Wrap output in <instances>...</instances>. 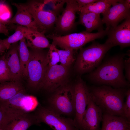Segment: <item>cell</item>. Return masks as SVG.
Returning a JSON list of instances; mask_svg holds the SVG:
<instances>
[{
	"label": "cell",
	"mask_w": 130,
	"mask_h": 130,
	"mask_svg": "<svg viewBox=\"0 0 130 130\" xmlns=\"http://www.w3.org/2000/svg\"><path fill=\"white\" fill-rule=\"evenodd\" d=\"M126 99L123 107L124 117L130 121V89L128 88L126 92Z\"/></svg>",
	"instance_id": "4dcf8cb0"
},
{
	"label": "cell",
	"mask_w": 130,
	"mask_h": 130,
	"mask_svg": "<svg viewBox=\"0 0 130 130\" xmlns=\"http://www.w3.org/2000/svg\"><path fill=\"white\" fill-rule=\"evenodd\" d=\"M73 85L75 109L74 120L79 130L91 94L86 83L79 77Z\"/></svg>",
	"instance_id": "30bf717a"
},
{
	"label": "cell",
	"mask_w": 130,
	"mask_h": 130,
	"mask_svg": "<svg viewBox=\"0 0 130 130\" xmlns=\"http://www.w3.org/2000/svg\"><path fill=\"white\" fill-rule=\"evenodd\" d=\"M0 130H3V128L0 127Z\"/></svg>",
	"instance_id": "d590c367"
},
{
	"label": "cell",
	"mask_w": 130,
	"mask_h": 130,
	"mask_svg": "<svg viewBox=\"0 0 130 130\" xmlns=\"http://www.w3.org/2000/svg\"><path fill=\"white\" fill-rule=\"evenodd\" d=\"M105 42L113 47L119 46L121 49L130 46V17L126 19L121 24L110 27Z\"/></svg>",
	"instance_id": "4fadbf2b"
},
{
	"label": "cell",
	"mask_w": 130,
	"mask_h": 130,
	"mask_svg": "<svg viewBox=\"0 0 130 130\" xmlns=\"http://www.w3.org/2000/svg\"><path fill=\"white\" fill-rule=\"evenodd\" d=\"M12 4L17 8L16 13L13 18L6 21L5 24H16L31 31H39V28L25 3L13 2Z\"/></svg>",
	"instance_id": "e0dca14e"
},
{
	"label": "cell",
	"mask_w": 130,
	"mask_h": 130,
	"mask_svg": "<svg viewBox=\"0 0 130 130\" xmlns=\"http://www.w3.org/2000/svg\"><path fill=\"white\" fill-rule=\"evenodd\" d=\"M34 114L39 123H44L53 130H79L74 119L62 117L48 107L39 106Z\"/></svg>",
	"instance_id": "52a82bcc"
},
{
	"label": "cell",
	"mask_w": 130,
	"mask_h": 130,
	"mask_svg": "<svg viewBox=\"0 0 130 130\" xmlns=\"http://www.w3.org/2000/svg\"><path fill=\"white\" fill-rule=\"evenodd\" d=\"M60 62L62 65L69 67L75 60L73 57L74 50L71 49L60 50L57 49Z\"/></svg>",
	"instance_id": "4316f807"
},
{
	"label": "cell",
	"mask_w": 130,
	"mask_h": 130,
	"mask_svg": "<svg viewBox=\"0 0 130 130\" xmlns=\"http://www.w3.org/2000/svg\"><path fill=\"white\" fill-rule=\"evenodd\" d=\"M100 130H130V121L122 117L103 113Z\"/></svg>",
	"instance_id": "ffe728a7"
},
{
	"label": "cell",
	"mask_w": 130,
	"mask_h": 130,
	"mask_svg": "<svg viewBox=\"0 0 130 130\" xmlns=\"http://www.w3.org/2000/svg\"><path fill=\"white\" fill-rule=\"evenodd\" d=\"M66 1V0H46L40 1V3L43 10L58 17L64 10Z\"/></svg>",
	"instance_id": "d4e9b609"
},
{
	"label": "cell",
	"mask_w": 130,
	"mask_h": 130,
	"mask_svg": "<svg viewBox=\"0 0 130 130\" xmlns=\"http://www.w3.org/2000/svg\"><path fill=\"white\" fill-rule=\"evenodd\" d=\"M46 32L45 30L31 31L25 37L27 46L38 49L49 48L51 44L45 35Z\"/></svg>",
	"instance_id": "44dd1931"
},
{
	"label": "cell",
	"mask_w": 130,
	"mask_h": 130,
	"mask_svg": "<svg viewBox=\"0 0 130 130\" xmlns=\"http://www.w3.org/2000/svg\"><path fill=\"white\" fill-rule=\"evenodd\" d=\"M25 4L39 29L46 32L54 27L58 17L43 10L39 1L30 0Z\"/></svg>",
	"instance_id": "7c38bea8"
},
{
	"label": "cell",
	"mask_w": 130,
	"mask_h": 130,
	"mask_svg": "<svg viewBox=\"0 0 130 130\" xmlns=\"http://www.w3.org/2000/svg\"><path fill=\"white\" fill-rule=\"evenodd\" d=\"M119 0H98L96 2L79 8L78 12H90L99 14H102L113 4Z\"/></svg>",
	"instance_id": "603a6c76"
},
{
	"label": "cell",
	"mask_w": 130,
	"mask_h": 130,
	"mask_svg": "<svg viewBox=\"0 0 130 130\" xmlns=\"http://www.w3.org/2000/svg\"><path fill=\"white\" fill-rule=\"evenodd\" d=\"M69 67L61 64L48 65L39 89L52 93L60 86L68 83Z\"/></svg>",
	"instance_id": "9c48e42d"
},
{
	"label": "cell",
	"mask_w": 130,
	"mask_h": 130,
	"mask_svg": "<svg viewBox=\"0 0 130 130\" xmlns=\"http://www.w3.org/2000/svg\"><path fill=\"white\" fill-rule=\"evenodd\" d=\"M28 47L25 38L20 41L19 56L22 75L25 77H28L27 66L30 56Z\"/></svg>",
	"instance_id": "cb8c5ba5"
},
{
	"label": "cell",
	"mask_w": 130,
	"mask_h": 130,
	"mask_svg": "<svg viewBox=\"0 0 130 130\" xmlns=\"http://www.w3.org/2000/svg\"><path fill=\"white\" fill-rule=\"evenodd\" d=\"M124 69L125 70V77L126 80L130 82V56L125 59L124 61Z\"/></svg>",
	"instance_id": "1f68e13d"
},
{
	"label": "cell",
	"mask_w": 130,
	"mask_h": 130,
	"mask_svg": "<svg viewBox=\"0 0 130 130\" xmlns=\"http://www.w3.org/2000/svg\"><path fill=\"white\" fill-rule=\"evenodd\" d=\"M113 47L105 42L101 44L94 41L88 46L80 49L75 65L76 72L81 75L92 72L101 64L106 53Z\"/></svg>",
	"instance_id": "3957f363"
},
{
	"label": "cell",
	"mask_w": 130,
	"mask_h": 130,
	"mask_svg": "<svg viewBox=\"0 0 130 130\" xmlns=\"http://www.w3.org/2000/svg\"><path fill=\"white\" fill-rule=\"evenodd\" d=\"M52 93L48 99V107L61 115L70 116L75 114L73 85L68 83Z\"/></svg>",
	"instance_id": "5b68a950"
},
{
	"label": "cell",
	"mask_w": 130,
	"mask_h": 130,
	"mask_svg": "<svg viewBox=\"0 0 130 130\" xmlns=\"http://www.w3.org/2000/svg\"><path fill=\"white\" fill-rule=\"evenodd\" d=\"M119 53L109 57L93 70L88 78L92 83L116 88H126L130 85L124 74V61L130 53Z\"/></svg>",
	"instance_id": "6da1fadb"
},
{
	"label": "cell",
	"mask_w": 130,
	"mask_h": 130,
	"mask_svg": "<svg viewBox=\"0 0 130 130\" xmlns=\"http://www.w3.org/2000/svg\"><path fill=\"white\" fill-rule=\"evenodd\" d=\"M19 44L17 42L11 44L5 57L9 72L11 81L20 82L23 77L18 54Z\"/></svg>",
	"instance_id": "ac0fdd59"
},
{
	"label": "cell",
	"mask_w": 130,
	"mask_h": 130,
	"mask_svg": "<svg viewBox=\"0 0 130 130\" xmlns=\"http://www.w3.org/2000/svg\"><path fill=\"white\" fill-rule=\"evenodd\" d=\"M109 29L107 27L102 31L94 33L85 31L63 36L49 34L46 37L52 39V43L56 46L64 50L69 49L74 50L80 49L86 44L95 39L104 38L107 35Z\"/></svg>",
	"instance_id": "277c9868"
},
{
	"label": "cell",
	"mask_w": 130,
	"mask_h": 130,
	"mask_svg": "<svg viewBox=\"0 0 130 130\" xmlns=\"http://www.w3.org/2000/svg\"><path fill=\"white\" fill-rule=\"evenodd\" d=\"M10 27L6 25L5 23L0 19V33L4 34L8 36Z\"/></svg>",
	"instance_id": "d6a6232c"
},
{
	"label": "cell",
	"mask_w": 130,
	"mask_h": 130,
	"mask_svg": "<svg viewBox=\"0 0 130 130\" xmlns=\"http://www.w3.org/2000/svg\"><path fill=\"white\" fill-rule=\"evenodd\" d=\"M89 89L92 100L103 113L124 117L123 107L126 88H116L103 85Z\"/></svg>",
	"instance_id": "7a4b0ae2"
},
{
	"label": "cell",
	"mask_w": 130,
	"mask_h": 130,
	"mask_svg": "<svg viewBox=\"0 0 130 130\" xmlns=\"http://www.w3.org/2000/svg\"><path fill=\"white\" fill-rule=\"evenodd\" d=\"M13 110L1 103L0 104V127L3 128L6 124L11 113Z\"/></svg>",
	"instance_id": "f546056e"
},
{
	"label": "cell",
	"mask_w": 130,
	"mask_h": 130,
	"mask_svg": "<svg viewBox=\"0 0 130 130\" xmlns=\"http://www.w3.org/2000/svg\"><path fill=\"white\" fill-rule=\"evenodd\" d=\"M24 90L20 82L9 81L0 83V102L6 101Z\"/></svg>",
	"instance_id": "7402d4cb"
},
{
	"label": "cell",
	"mask_w": 130,
	"mask_h": 130,
	"mask_svg": "<svg viewBox=\"0 0 130 130\" xmlns=\"http://www.w3.org/2000/svg\"></svg>",
	"instance_id": "8d00e7d4"
},
{
	"label": "cell",
	"mask_w": 130,
	"mask_h": 130,
	"mask_svg": "<svg viewBox=\"0 0 130 130\" xmlns=\"http://www.w3.org/2000/svg\"><path fill=\"white\" fill-rule=\"evenodd\" d=\"M15 32L8 38L2 40L3 43L8 50L12 44L18 42L23 39L25 38L27 35L31 31L27 28L19 25L16 26L15 29Z\"/></svg>",
	"instance_id": "484cf974"
},
{
	"label": "cell",
	"mask_w": 130,
	"mask_h": 130,
	"mask_svg": "<svg viewBox=\"0 0 130 130\" xmlns=\"http://www.w3.org/2000/svg\"><path fill=\"white\" fill-rule=\"evenodd\" d=\"M34 114L14 111L10 115L3 130H26L31 126L38 125Z\"/></svg>",
	"instance_id": "9a60e30c"
},
{
	"label": "cell",
	"mask_w": 130,
	"mask_h": 130,
	"mask_svg": "<svg viewBox=\"0 0 130 130\" xmlns=\"http://www.w3.org/2000/svg\"><path fill=\"white\" fill-rule=\"evenodd\" d=\"M1 103L14 110L25 113L34 110L39 104L36 97L26 94L25 90L19 92L8 100Z\"/></svg>",
	"instance_id": "5bb4252c"
},
{
	"label": "cell",
	"mask_w": 130,
	"mask_h": 130,
	"mask_svg": "<svg viewBox=\"0 0 130 130\" xmlns=\"http://www.w3.org/2000/svg\"><path fill=\"white\" fill-rule=\"evenodd\" d=\"M103 114L101 110L92 100L91 95L79 130H100Z\"/></svg>",
	"instance_id": "2e32d148"
},
{
	"label": "cell",
	"mask_w": 130,
	"mask_h": 130,
	"mask_svg": "<svg viewBox=\"0 0 130 130\" xmlns=\"http://www.w3.org/2000/svg\"><path fill=\"white\" fill-rule=\"evenodd\" d=\"M98 0H76L79 8L97 1Z\"/></svg>",
	"instance_id": "836d02e7"
},
{
	"label": "cell",
	"mask_w": 130,
	"mask_h": 130,
	"mask_svg": "<svg viewBox=\"0 0 130 130\" xmlns=\"http://www.w3.org/2000/svg\"><path fill=\"white\" fill-rule=\"evenodd\" d=\"M47 58L48 65L52 66L60 62L59 57L56 46L52 43L48 51Z\"/></svg>",
	"instance_id": "83f0119b"
},
{
	"label": "cell",
	"mask_w": 130,
	"mask_h": 130,
	"mask_svg": "<svg viewBox=\"0 0 130 130\" xmlns=\"http://www.w3.org/2000/svg\"><path fill=\"white\" fill-rule=\"evenodd\" d=\"M27 66L28 85L35 89L39 86L48 65L47 58L48 51L43 49L31 48Z\"/></svg>",
	"instance_id": "8992f818"
},
{
	"label": "cell",
	"mask_w": 130,
	"mask_h": 130,
	"mask_svg": "<svg viewBox=\"0 0 130 130\" xmlns=\"http://www.w3.org/2000/svg\"><path fill=\"white\" fill-rule=\"evenodd\" d=\"M79 18L77 24L84 26L85 31L89 32L94 30L98 32L104 30L103 23L100 14L92 12H79Z\"/></svg>",
	"instance_id": "d6986e66"
},
{
	"label": "cell",
	"mask_w": 130,
	"mask_h": 130,
	"mask_svg": "<svg viewBox=\"0 0 130 130\" xmlns=\"http://www.w3.org/2000/svg\"><path fill=\"white\" fill-rule=\"evenodd\" d=\"M66 6L61 14L58 17L54 27L55 33L63 36L71 33L76 28V13L79 8L75 0H66Z\"/></svg>",
	"instance_id": "ba28073f"
},
{
	"label": "cell",
	"mask_w": 130,
	"mask_h": 130,
	"mask_svg": "<svg viewBox=\"0 0 130 130\" xmlns=\"http://www.w3.org/2000/svg\"><path fill=\"white\" fill-rule=\"evenodd\" d=\"M6 50V49L3 43L2 40L0 39V55L2 54Z\"/></svg>",
	"instance_id": "e575fe53"
},
{
	"label": "cell",
	"mask_w": 130,
	"mask_h": 130,
	"mask_svg": "<svg viewBox=\"0 0 130 130\" xmlns=\"http://www.w3.org/2000/svg\"><path fill=\"white\" fill-rule=\"evenodd\" d=\"M5 56V54L0 58V83L11 80Z\"/></svg>",
	"instance_id": "f1b7e54d"
},
{
	"label": "cell",
	"mask_w": 130,
	"mask_h": 130,
	"mask_svg": "<svg viewBox=\"0 0 130 130\" xmlns=\"http://www.w3.org/2000/svg\"><path fill=\"white\" fill-rule=\"evenodd\" d=\"M130 0H120L102 13V19L107 27H114L123 20L130 17Z\"/></svg>",
	"instance_id": "8fae6325"
}]
</instances>
